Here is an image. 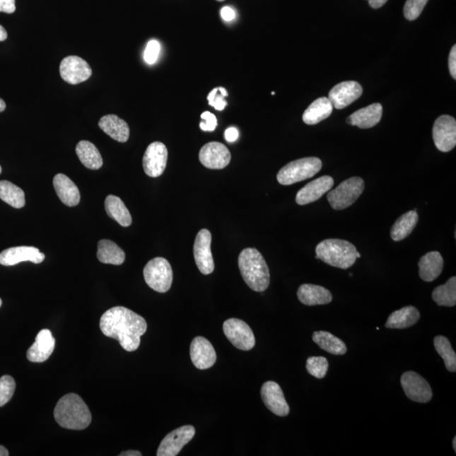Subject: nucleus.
<instances>
[{"instance_id": "23", "label": "nucleus", "mask_w": 456, "mask_h": 456, "mask_svg": "<svg viewBox=\"0 0 456 456\" xmlns=\"http://www.w3.org/2000/svg\"><path fill=\"white\" fill-rule=\"evenodd\" d=\"M54 187L60 201L69 207L79 205L81 194L79 189L69 177L59 173L54 177Z\"/></svg>"}, {"instance_id": "50", "label": "nucleus", "mask_w": 456, "mask_h": 456, "mask_svg": "<svg viewBox=\"0 0 456 456\" xmlns=\"http://www.w3.org/2000/svg\"><path fill=\"white\" fill-rule=\"evenodd\" d=\"M8 451L6 448V447L0 445V456H8Z\"/></svg>"}, {"instance_id": "9", "label": "nucleus", "mask_w": 456, "mask_h": 456, "mask_svg": "<svg viewBox=\"0 0 456 456\" xmlns=\"http://www.w3.org/2000/svg\"><path fill=\"white\" fill-rule=\"evenodd\" d=\"M433 138L437 149L442 152L452 151L456 145V121L453 117H438L433 128Z\"/></svg>"}, {"instance_id": "44", "label": "nucleus", "mask_w": 456, "mask_h": 456, "mask_svg": "<svg viewBox=\"0 0 456 456\" xmlns=\"http://www.w3.org/2000/svg\"><path fill=\"white\" fill-rule=\"evenodd\" d=\"M449 69L451 76L456 79V46L454 45L451 49L449 56Z\"/></svg>"}, {"instance_id": "52", "label": "nucleus", "mask_w": 456, "mask_h": 456, "mask_svg": "<svg viewBox=\"0 0 456 456\" xmlns=\"http://www.w3.org/2000/svg\"><path fill=\"white\" fill-rule=\"evenodd\" d=\"M453 448H454V450L456 451V438H454V440H453Z\"/></svg>"}, {"instance_id": "42", "label": "nucleus", "mask_w": 456, "mask_h": 456, "mask_svg": "<svg viewBox=\"0 0 456 456\" xmlns=\"http://www.w3.org/2000/svg\"><path fill=\"white\" fill-rule=\"evenodd\" d=\"M201 122L199 124V127L203 130V131L211 132L214 131L217 126V119L214 115H212L210 112H204L201 115Z\"/></svg>"}, {"instance_id": "28", "label": "nucleus", "mask_w": 456, "mask_h": 456, "mask_svg": "<svg viewBox=\"0 0 456 456\" xmlns=\"http://www.w3.org/2000/svg\"><path fill=\"white\" fill-rule=\"evenodd\" d=\"M420 312L414 306H407L394 311L389 316L385 327L389 329H407L419 322Z\"/></svg>"}, {"instance_id": "8", "label": "nucleus", "mask_w": 456, "mask_h": 456, "mask_svg": "<svg viewBox=\"0 0 456 456\" xmlns=\"http://www.w3.org/2000/svg\"><path fill=\"white\" fill-rule=\"evenodd\" d=\"M223 332L228 341L242 351H250L255 345V337L249 325L238 319H229L223 324Z\"/></svg>"}, {"instance_id": "6", "label": "nucleus", "mask_w": 456, "mask_h": 456, "mask_svg": "<svg viewBox=\"0 0 456 456\" xmlns=\"http://www.w3.org/2000/svg\"><path fill=\"white\" fill-rule=\"evenodd\" d=\"M363 190L364 181L361 177H350L332 190L327 195V199L334 210H344L357 201Z\"/></svg>"}, {"instance_id": "41", "label": "nucleus", "mask_w": 456, "mask_h": 456, "mask_svg": "<svg viewBox=\"0 0 456 456\" xmlns=\"http://www.w3.org/2000/svg\"><path fill=\"white\" fill-rule=\"evenodd\" d=\"M218 93V88H215L212 90L211 93L208 95L207 99L208 102L211 107H214L217 111H223L226 106H227L228 103L226 102L224 95L223 94L217 95Z\"/></svg>"}, {"instance_id": "25", "label": "nucleus", "mask_w": 456, "mask_h": 456, "mask_svg": "<svg viewBox=\"0 0 456 456\" xmlns=\"http://www.w3.org/2000/svg\"><path fill=\"white\" fill-rule=\"evenodd\" d=\"M419 276L424 281L431 282L438 276L444 269V259L440 252L433 251L426 254L419 260Z\"/></svg>"}, {"instance_id": "49", "label": "nucleus", "mask_w": 456, "mask_h": 456, "mask_svg": "<svg viewBox=\"0 0 456 456\" xmlns=\"http://www.w3.org/2000/svg\"><path fill=\"white\" fill-rule=\"evenodd\" d=\"M8 37V34L1 25H0V42L6 41Z\"/></svg>"}, {"instance_id": "27", "label": "nucleus", "mask_w": 456, "mask_h": 456, "mask_svg": "<svg viewBox=\"0 0 456 456\" xmlns=\"http://www.w3.org/2000/svg\"><path fill=\"white\" fill-rule=\"evenodd\" d=\"M332 112L333 105L329 98H320L311 103L304 112L303 120L306 124L315 125L329 118Z\"/></svg>"}, {"instance_id": "7", "label": "nucleus", "mask_w": 456, "mask_h": 456, "mask_svg": "<svg viewBox=\"0 0 456 456\" xmlns=\"http://www.w3.org/2000/svg\"><path fill=\"white\" fill-rule=\"evenodd\" d=\"M143 273L146 284L156 292L164 293L171 288L173 270L166 259L158 257L150 260Z\"/></svg>"}, {"instance_id": "22", "label": "nucleus", "mask_w": 456, "mask_h": 456, "mask_svg": "<svg viewBox=\"0 0 456 456\" xmlns=\"http://www.w3.org/2000/svg\"><path fill=\"white\" fill-rule=\"evenodd\" d=\"M383 115V107L380 103H373L356 111L346 119V123L360 129H370L380 123Z\"/></svg>"}, {"instance_id": "35", "label": "nucleus", "mask_w": 456, "mask_h": 456, "mask_svg": "<svg viewBox=\"0 0 456 456\" xmlns=\"http://www.w3.org/2000/svg\"><path fill=\"white\" fill-rule=\"evenodd\" d=\"M432 297L438 306L454 307L456 304V277L434 289Z\"/></svg>"}, {"instance_id": "40", "label": "nucleus", "mask_w": 456, "mask_h": 456, "mask_svg": "<svg viewBox=\"0 0 456 456\" xmlns=\"http://www.w3.org/2000/svg\"><path fill=\"white\" fill-rule=\"evenodd\" d=\"M160 43L156 40H151L147 45L144 54V59L148 64H154L158 59L160 54Z\"/></svg>"}, {"instance_id": "11", "label": "nucleus", "mask_w": 456, "mask_h": 456, "mask_svg": "<svg viewBox=\"0 0 456 456\" xmlns=\"http://www.w3.org/2000/svg\"><path fill=\"white\" fill-rule=\"evenodd\" d=\"M195 435L193 426L186 425L173 430L165 437L159 445L158 456H176Z\"/></svg>"}, {"instance_id": "33", "label": "nucleus", "mask_w": 456, "mask_h": 456, "mask_svg": "<svg viewBox=\"0 0 456 456\" xmlns=\"http://www.w3.org/2000/svg\"><path fill=\"white\" fill-rule=\"evenodd\" d=\"M312 341L321 349L333 355H344L347 351L345 343L341 339L327 332H315L312 334Z\"/></svg>"}, {"instance_id": "14", "label": "nucleus", "mask_w": 456, "mask_h": 456, "mask_svg": "<svg viewBox=\"0 0 456 456\" xmlns=\"http://www.w3.org/2000/svg\"><path fill=\"white\" fill-rule=\"evenodd\" d=\"M168 152L166 146L162 142L156 141L147 147L143 158V168L146 175L158 177L166 169Z\"/></svg>"}, {"instance_id": "12", "label": "nucleus", "mask_w": 456, "mask_h": 456, "mask_svg": "<svg viewBox=\"0 0 456 456\" xmlns=\"http://www.w3.org/2000/svg\"><path fill=\"white\" fill-rule=\"evenodd\" d=\"M61 78L67 83L77 85L88 81L93 71L88 62L78 56H68L60 64Z\"/></svg>"}, {"instance_id": "10", "label": "nucleus", "mask_w": 456, "mask_h": 456, "mask_svg": "<svg viewBox=\"0 0 456 456\" xmlns=\"http://www.w3.org/2000/svg\"><path fill=\"white\" fill-rule=\"evenodd\" d=\"M401 383L404 392L412 402L427 403L433 397L431 386L416 372L403 373Z\"/></svg>"}, {"instance_id": "18", "label": "nucleus", "mask_w": 456, "mask_h": 456, "mask_svg": "<svg viewBox=\"0 0 456 456\" xmlns=\"http://www.w3.org/2000/svg\"><path fill=\"white\" fill-rule=\"evenodd\" d=\"M262 397L264 405L274 414L286 416L289 414L290 408L286 402L280 385L274 381H267L262 385Z\"/></svg>"}, {"instance_id": "53", "label": "nucleus", "mask_w": 456, "mask_h": 456, "mask_svg": "<svg viewBox=\"0 0 456 456\" xmlns=\"http://www.w3.org/2000/svg\"><path fill=\"white\" fill-rule=\"evenodd\" d=\"M1 305H2V300H1V298H0V307H1Z\"/></svg>"}, {"instance_id": "36", "label": "nucleus", "mask_w": 456, "mask_h": 456, "mask_svg": "<svg viewBox=\"0 0 456 456\" xmlns=\"http://www.w3.org/2000/svg\"><path fill=\"white\" fill-rule=\"evenodd\" d=\"M434 347L437 353L444 359L445 367L450 372L456 370V355L450 342L445 337L438 336L434 338Z\"/></svg>"}, {"instance_id": "26", "label": "nucleus", "mask_w": 456, "mask_h": 456, "mask_svg": "<svg viewBox=\"0 0 456 456\" xmlns=\"http://www.w3.org/2000/svg\"><path fill=\"white\" fill-rule=\"evenodd\" d=\"M99 127L114 140L124 143L129 140V127L127 123L115 115L103 116L99 121Z\"/></svg>"}, {"instance_id": "32", "label": "nucleus", "mask_w": 456, "mask_h": 456, "mask_svg": "<svg viewBox=\"0 0 456 456\" xmlns=\"http://www.w3.org/2000/svg\"><path fill=\"white\" fill-rule=\"evenodd\" d=\"M105 210L108 216L115 220L122 227L127 228L131 225V215L119 197L108 195L105 199Z\"/></svg>"}, {"instance_id": "43", "label": "nucleus", "mask_w": 456, "mask_h": 456, "mask_svg": "<svg viewBox=\"0 0 456 456\" xmlns=\"http://www.w3.org/2000/svg\"><path fill=\"white\" fill-rule=\"evenodd\" d=\"M16 11V0H0V12L12 14Z\"/></svg>"}, {"instance_id": "34", "label": "nucleus", "mask_w": 456, "mask_h": 456, "mask_svg": "<svg viewBox=\"0 0 456 456\" xmlns=\"http://www.w3.org/2000/svg\"><path fill=\"white\" fill-rule=\"evenodd\" d=\"M0 199L16 209L25 205L24 191L6 180L0 181Z\"/></svg>"}, {"instance_id": "47", "label": "nucleus", "mask_w": 456, "mask_h": 456, "mask_svg": "<svg viewBox=\"0 0 456 456\" xmlns=\"http://www.w3.org/2000/svg\"><path fill=\"white\" fill-rule=\"evenodd\" d=\"M369 6L373 8H379L384 6L388 0H368Z\"/></svg>"}, {"instance_id": "31", "label": "nucleus", "mask_w": 456, "mask_h": 456, "mask_svg": "<svg viewBox=\"0 0 456 456\" xmlns=\"http://www.w3.org/2000/svg\"><path fill=\"white\" fill-rule=\"evenodd\" d=\"M419 223V214L416 210L405 213L395 221L390 232V236L395 242L405 240L410 235Z\"/></svg>"}, {"instance_id": "39", "label": "nucleus", "mask_w": 456, "mask_h": 456, "mask_svg": "<svg viewBox=\"0 0 456 456\" xmlns=\"http://www.w3.org/2000/svg\"><path fill=\"white\" fill-rule=\"evenodd\" d=\"M428 2V0H407L404 6V16L408 21L418 19Z\"/></svg>"}, {"instance_id": "54", "label": "nucleus", "mask_w": 456, "mask_h": 456, "mask_svg": "<svg viewBox=\"0 0 456 456\" xmlns=\"http://www.w3.org/2000/svg\"><path fill=\"white\" fill-rule=\"evenodd\" d=\"M1 172H2V168H1V166H0V173H1Z\"/></svg>"}, {"instance_id": "13", "label": "nucleus", "mask_w": 456, "mask_h": 456, "mask_svg": "<svg viewBox=\"0 0 456 456\" xmlns=\"http://www.w3.org/2000/svg\"><path fill=\"white\" fill-rule=\"evenodd\" d=\"M211 245V234L209 230L201 229L195 238L194 256L195 263L203 275H210L214 271L215 264L212 257Z\"/></svg>"}, {"instance_id": "17", "label": "nucleus", "mask_w": 456, "mask_h": 456, "mask_svg": "<svg viewBox=\"0 0 456 456\" xmlns=\"http://www.w3.org/2000/svg\"><path fill=\"white\" fill-rule=\"evenodd\" d=\"M45 259V255L32 246L13 247L0 253V264L4 267L16 266L25 262L40 264Z\"/></svg>"}, {"instance_id": "55", "label": "nucleus", "mask_w": 456, "mask_h": 456, "mask_svg": "<svg viewBox=\"0 0 456 456\" xmlns=\"http://www.w3.org/2000/svg\"><path fill=\"white\" fill-rule=\"evenodd\" d=\"M217 1L223 2L224 0H217Z\"/></svg>"}, {"instance_id": "2", "label": "nucleus", "mask_w": 456, "mask_h": 456, "mask_svg": "<svg viewBox=\"0 0 456 456\" xmlns=\"http://www.w3.org/2000/svg\"><path fill=\"white\" fill-rule=\"evenodd\" d=\"M54 419L64 428L83 430L91 423V414L80 395L71 393L61 398L55 407Z\"/></svg>"}, {"instance_id": "3", "label": "nucleus", "mask_w": 456, "mask_h": 456, "mask_svg": "<svg viewBox=\"0 0 456 456\" xmlns=\"http://www.w3.org/2000/svg\"><path fill=\"white\" fill-rule=\"evenodd\" d=\"M243 280L255 292H264L270 285V271L262 254L256 249L243 250L238 257Z\"/></svg>"}, {"instance_id": "21", "label": "nucleus", "mask_w": 456, "mask_h": 456, "mask_svg": "<svg viewBox=\"0 0 456 456\" xmlns=\"http://www.w3.org/2000/svg\"><path fill=\"white\" fill-rule=\"evenodd\" d=\"M334 185V180L331 176H322L314 181L308 182L303 189L298 191L296 202L298 205L305 206L318 201L325 193L331 190Z\"/></svg>"}, {"instance_id": "30", "label": "nucleus", "mask_w": 456, "mask_h": 456, "mask_svg": "<svg viewBox=\"0 0 456 456\" xmlns=\"http://www.w3.org/2000/svg\"><path fill=\"white\" fill-rule=\"evenodd\" d=\"M98 259L103 264L120 266L125 260V253L115 242L103 240L98 242Z\"/></svg>"}, {"instance_id": "15", "label": "nucleus", "mask_w": 456, "mask_h": 456, "mask_svg": "<svg viewBox=\"0 0 456 456\" xmlns=\"http://www.w3.org/2000/svg\"><path fill=\"white\" fill-rule=\"evenodd\" d=\"M362 94L361 85L357 81H349L334 86L329 91L328 98L332 103L333 107L343 110L357 101Z\"/></svg>"}, {"instance_id": "51", "label": "nucleus", "mask_w": 456, "mask_h": 456, "mask_svg": "<svg viewBox=\"0 0 456 456\" xmlns=\"http://www.w3.org/2000/svg\"><path fill=\"white\" fill-rule=\"evenodd\" d=\"M6 103L4 102V100L0 98V112L6 110Z\"/></svg>"}, {"instance_id": "4", "label": "nucleus", "mask_w": 456, "mask_h": 456, "mask_svg": "<svg viewBox=\"0 0 456 456\" xmlns=\"http://www.w3.org/2000/svg\"><path fill=\"white\" fill-rule=\"evenodd\" d=\"M315 251L316 259L322 260L329 266L343 270L353 267L358 259L357 249L353 243L346 240H324L317 245Z\"/></svg>"}, {"instance_id": "46", "label": "nucleus", "mask_w": 456, "mask_h": 456, "mask_svg": "<svg viewBox=\"0 0 456 456\" xmlns=\"http://www.w3.org/2000/svg\"><path fill=\"white\" fill-rule=\"evenodd\" d=\"M238 131L236 128L231 127L226 130L225 139L228 142H234L238 140Z\"/></svg>"}, {"instance_id": "20", "label": "nucleus", "mask_w": 456, "mask_h": 456, "mask_svg": "<svg viewBox=\"0 0 456 456\" xmlns=\"http://www.w3.org/2000/svg\"><path fill=\"white\" fill-rule=\"evenodd\" d=\"M54 349L55 338L53 334L49 329H42L28 351V359L32 363H45L53 354Z\"/></svg>"}, {"instance_id": "48", "label": "nucleus", "mask_w": 456, "mask_h": 456, "mask_svg": "<svg viewBox=\"0 0 456 456\" xmlns=\"http://www.w3.org/2000/svg\"><path fill=\"white\" fill-rule=\"evenodd\" d=\"M120 456H141L142 454L140 452V451L137 450H127L124 451V452L121 453L119 455Z\"/></svg>"}, {"instance_id": "37", "label": "nucleus", "mask_w": 456, "mask_h": 456, "mask_svg": "<svg viewBox=\"0 0 456 456\" xmlns=\"http://www.w3.org/2000/svg\"><path fill=\"white\" fill-rule=\"evenodd\" d=\"M307 371L316 379H323L327 375L329 362L324 357H310L306 363Z\"/></svg>"}, {"instance_id": "19", "label": "nucleus", "mask_w": 456, "mask_h": 456, "mask_svg": "<svg viewBox=\"0 0 456 456\" xmlns=\"http://www.w3.org/2000/svg\"><path fill=\"white\" fill-rule=\"evenodd\" d=\"M190 358L199 369H208L216 362V353L211 343L205 337H197L190 345Z\"/></svg>"}, {"instance_id": "5", "label": "nucleus", "mask_w": 456, "mask_h": 456, "mask_svg": "<svg viewBox=\"0 0 456 456\" xmlns=\"http://www.w3.org/2000/svg\"><path fill=\"white\" fill-rule=\"evenodd\" d=\"M322 168V162L317 158H305L293 160L282 168L277 175V181L282 185H292L298 182L311 179Z\"/></svg>"}, {"instance_id": "16", "label": "nucleus", "mask_w": 456, "mask_h": 456, "mask_svg": "<svg viewBox=\"0 0 456 456\" xmlns=\"http://www.w3.org/2000/svg\"><path fill=\"white\" fill-rule=\"evenodd\" d=\"M199 162L210 169H223L231 160V153L228 147L219 142H210L199 151Z\"/></svg>"}, {"instance_id": "24", "label": "nucleus", "mask_w": 456, "mask_h": 456, "mask_svg": "<svg viewBox=\"0 0 456 456\" xmlns=\"http://www.w3.org/2000/svg\"><path fill=\"white\" fill-rule=\"evenodd\" d=\"M298 298L304 305H325L332 303V294L323 286L312 284H303L298 290Z\"/></svg>"}, {"instance_id": "38", "label": "nucleus", "mask_w": 456, "mask_h": 456, "mask_svg": "<svg viewBox=\"0 0 456 456\" xmlns=\"http://www.w3.org/2000/svg\"><path fill=\"white\" fill-rule=\"evenodd\" d=\"M16 387V381L11 376L4 375L0 378V407L11 401Z\"/></svg>"}, {"instance_id": "29", "label": "nucleus", "mask_w": 456, "mask_h": 456, "mask_svg": "<svg viewBox=\"0 0 456 456\" xmlns=\"http://www.w3.org/2000/svg\"><path fill=\"white\" fill-rule=\"evenodd\" d=\"M76 154L82 164L91 170L101 168L103 160L97 147L88 141H81L76 146Z\"/></svg>"}, {"instance_id": "1", "label": "nucleus", "mask_w": 456, "mask_h": 456, "mask_svg": "<svg viewBox=\"0 0 456 456\" xmlns=\"http://www.w3.org/2000/svg\"><path fill=\"white\" fill-rule=\"evenodd\" d=\"M100 329L104 336L115 339L125 351H134L141 345V337L147 329L143 317L124 307L108 310L100 320Z\"/></svg>"}, {"instance_id": "45", "label": "nucleus", "mask_w": 456, "mask_h": 456, "mask_svg": "<svg viewBox=\"0 0 456 456\" xmlns=\"http://www.w3.org/2000/svg\"><path fill=\"white\" fill-rule=\"evenodd\" d=\"M221 16L226 21H231L235 18V11L232 8L225 6L221 10Z\"/></svg>"}]
</instances>
